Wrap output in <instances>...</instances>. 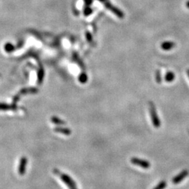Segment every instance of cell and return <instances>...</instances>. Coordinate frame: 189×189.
<instances>
[{"instance_id":"5b68a950","label":"cell","mask_w":189,"mask_h":189,"mask_svg":"<svg viewBox=\"0 0 189 189\" xmlns=\"http://www.w3.org/2000/svg\"><path fill=\"white\" fill-rule=\"evenodd\" d=\"M188 170H182V172L179 173V174L178 175H176V176H174V177L172 179V182L173 184H179V183L182 182V181L184 180V179L186 178L187 176H188Z\"/></svg>"},{"instance_id":"8992f818","label":"cell","mask_w":189,"mask_h":189,"mask_svg":"<svg viewBox=\"0 0 189 189\" xmlns=\"http://www.w3.org/2000/svg\"><path fill=\"white\" fill-rule=\"evenodd\" d=\"M174 46L175 43L170 41H164V42H163L160 45L161 49L164 50V51H170V50H172Z\"/></svg>"},{"instance_id":"4fadbf2b","label":"cell","mask_w":189,"mask_h":189,"mask_svg":"<svg viewBox=\"0 0 189 189\" xmlns=\"http://www.w3.org/2000/svg\"><path fill=\"white\" fill-rule=\"evenodd\" d=\"M186 7L188 8V9H189V0H188V1H187V2L186 4Z\"/></svg>"},{"instance_id":"7a4b0ae2","label":"cell","mask_w":189,"mask_h":189,"mask_svg":"<svg viewBox=\"0 0 189 189\" xmlns=\"http://www.w3.org/2000/svg\"><path fill=\"white\" fill-rule=\"evenodd\" d=\"M149 111H150V114L151 116V120L154 126L156 128H160V121L158 116V113L156 111V108L155 105L152 102H149Z\"/></svg>"},{"instance_id":"52a82bcc","label":"cell","mask_w":189,"mask_h":189,"mask_svg":"<svg viewBox=\"0 0 189 189\" xmlns=\"http://www.w3.org/2000/svg\"><path fill=\"white\" fill-rule=\"evenodd\" d=\"M54 131L57 133H60L64 135H70L71 134V131L70 129L67 128H64V127H57L54 129Z\"/></svg>"},{"instance_id":"30bf717a","label":"cell","mask_w":189,"mask_h":189,"mask_svg":"<svg viewBox=\"0 0 189 189\" xmlns=\"http://www.w3.org/2000/svg\"><path fill=\"white\" fill-rule=\"evenodd\" d=\"M175 79V74L174 72L172 71H168L165 74V80L166 81V82L171 83Z\"/></svg>"},{"instance_id":"9c48e42d","label":"cell","mask_w":189,"mask_h":189,"mask_svg":"<svg viewBox=\"0 0 189 189\" xmlns=\"http://www.w3.org/2000/svg\"><path fill=\"white\" fill-rule=\"evenodd\" d=\"M51 122L53 123V124H55L56 125H59V126H61V125H64L66 124V122H65V121L62 120V119H60L57 116L51 117Z\"/></svg>"},{"instance_id":"7c38bea8","label":"cell","mask_w":189,"mask_h":189,"mask_svg":"<svg viewBox=\"0 0 189 189\" xmlns=\"http://www.w3.org/2000/svg\"><path fill=\"white\" fill-rule=\"evenodd\" d=\"M156 80L158 83H160L162 82V77H161V72L158 69L156 71Z\"/></svg>"},{"instance_id":"3957f363","label":"cell","mask_w":189,"mask_h":189,"mask_svg":"<svg viewBox=\"0 0 189 189\" xmlns=\"http://www.w3.org/2000/svg\"><path fill=\"white\" fill-rule=\"evenodd\" d=\"M130 161L132 164H134L137 166L141 167V168L144 169H149L151 167L150 163L146 160H143V159H140L138 158H132Z\"/></svg>"},{"instance_id":"ba28073f","label":"cell","mask_w":189,"mask_h":189,"mask_svg":"<svg viewBox=\"0 0 189 189\" xmlns=\"http://www.w3.org/2000/svg\"><path fill=\"white\" fill-rule=\"evenodd\" d=\"M17 110V107L15 104L10 105L4 103H0V111H15Z\"/></svg>"},{"instance_id":"6da1fadb","label":"cell","mask_w":189,"mask_h":189,"mask_svg":"<svg viewBox=\"0 0 189 189\" xmlns=\"http://www.w3.org/2000/svg\"><path fill=\"white\" fill-rule=\"evenodd\" d=\"M53 173L56 174L57 176H58V177L67 186H68L69 189H78L74 181L72 179V178H71L68 174H64V173L61 172L60 171L57 170V169H54V170H53Z\"/></svg>"},{"instance_id":"5bb4252c","label":"cell","mask_w":189,"mask_h":189,"mask_svg":"<svg viewBox=\"0 0 189 189\" xmlns=\"http://www.w3.org/2000/svg\"><path fill=\"white\" fill-rule=\"evenodd\" d=\"M187 74H188V77H189V69H187Z\"/></svg>"},{"instance_id":"277c9868","label":"cell","mask_w":189,"mask_h":189,"mask_svg":"<svg viewBox=\"0 0 189 189\" xmlns=\"http://www.w3.org/2000/svg\"><path fill=\"white\" fill-rule=\"evenodd\" d=\"M27 158L26 157H22L20 160L18 166V174L20 175H24L26 172V168L27 165Z\"/></svg>"},{"instance_id":"8fae6325","label":"cell","mask_w":189,"mask_h":189,"mask_svg":"<svg viewBox=\"0 0 189 189\" xmlns=\"http://www.w3.org/2000/svg\"><path fill=\"white\" fill-rule=\"evenodd\" d=\"M167 186V183L165 181H162L154 189H165Z\"/></svg>"}]
</instances>
